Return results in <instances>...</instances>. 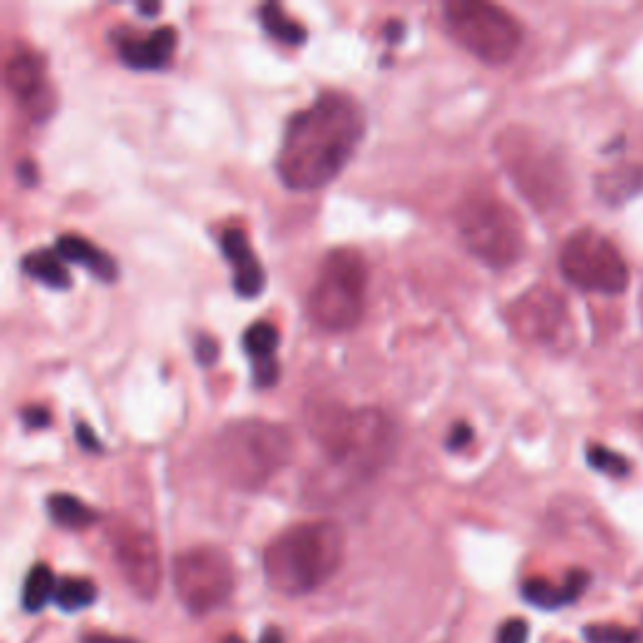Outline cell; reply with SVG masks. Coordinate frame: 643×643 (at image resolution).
<instances>
[{
	"instance_id": "cell-1",
	"label": "cell",
	"mask_w": 643,
	"mask_h": 643,
	"mask_svg": "<svg viewBox=\"0 0 643 643\" xmlns=\"http://www.w3.org/2000/svg\"><path fill=\"white\" fill-rule=\"evenodd\" d=\"M307 430L327 453V468L307 488L317 503L337 501L350 488L377 478L397 451L395 422L377 408L350 410L342 402H317L307 410Z\"/></svg>"
},
{
	"instance_id": "cell-2",
	"label": "cell",
	"mask_w": 643,
	"mask_h": 643,
	"mask_svg": "<svg viewBox=\"0 0 643 643\" xmlns=\"http://www.w3.org/2000/svg\"><path fill=\"white\" fill-rule=\"evenodd\" d=\"M365 137V112L340 91H327L287 124L277 174L294 191L327 186L347 166Z\"/></svg>"
},
{
	"instance_id": "cell-3",
	"label": "cell",
	"mask_w": 643,
	"mask_h": 643,
	"mask_svg": "<svg viewBox=\"0 0 643 643\" xmlns=\"http://www.w3.org/2000/svg\"><path fill=\"white\" fill-rule=\"evenodd\" d=\"M344 561V530L335 521L297 523L265 551V575L277 594L304 596L325 586Z\"/></svg>"
},
{
	"instance_id": "cell-4",
	"label": "cell",
	"mask_w": 643,
	"mask_h": 643,
	"mask_svg": "<svg viewBox=\"0 0 643 643\" xmlns=\"http://www.w3.org/2000/svg\"><path fill=\"white\" fill-rule=\"evenodd\" d=\"M290 430L267 420H234L217 437L214 458L226 482L259 490L292 460Z\"/></svg>"
},
{
	"instance_id": "cell-5",
	"label": "cell",
	"mask_w": 643,
	"mask_h": 643,
	"mask_svg": "<svg viewBox=\"0 0 643 643\" xmlns=\"http://www.w3.org/2000/svg\"><path fill=\"white\" fill-rule=\"evenodd\" d=\"M367 302V261L354 247L332 249L322 259L307 300V315L327 332L358 327Z\"/></svg>"
},
{
	"instance_id": "cell-6",
	"label": "cell",
	"mask_w": 643,
	"mask_h": 643,
	"mask_svg": "<svg viewBox=\"0 0 643 643\" xmlns=\"http://www.w3.org/2000/svg\"><path fill=\"white\" fill-rule=\"evenodd\" d=\"M455 224L472 257L493 269L513 267L526 252L521 217L490 191H470L455 209Z\"/></svg>"
},
{
	"instance_id": "cell-7",
	"label": "cell",
	"mask_w": 643,
	"mask_h": 643,
	"mask_svg": "<svg viewBox=\"0 0 643 643\" xmlns=\"http://www.w3.org/2000/svg\"><path fill=\"white\" fill-rule=\"evenodd\" d=\"M443 15L451 36L482 63H507L523 44L521 23L501 5L482 0H451L445 3Z\"/></svg>"
},
{
	"instance_id": "cell-8",
	"label": "cell",
	"mask_w": 643,
	"mask_h": 643,
	"mask_svg": "<svg viewBox=\"0 0 643 643\" xmlns=\"http://www.w3.org/2000/svg\"><path fill=\"white\" fill-rule=\"evenodd\" d=\"M561 272L583 292L619 294L629 284V267L613 242L596 230H578L561 249Z\"/></svg>"
},
{
	"instance_id": "cell-9",
	"label": "cell",
	"mask_w": 643,
	"mask_h": 643,
	"mask_svg": "<svg viewBox=\"0 0 643 643\" xmlns=\"http://www.w3.org/2000/svg\"><path fill=\"white\" fill-rule=\"evenodd\" d=\"M174 588L194 616L224 606L234 591V565L222 548L199 546L176 556Z\"/></svg>"
},
{
	"instance_id": "cell-10",
	"label": "cell",
	"mask_w": 643,
	"mask_h": 643,
	"mask_svg": "<svg viewBox=\"0 0 643 643\" xmlns=\"http://www.w3.org/2000/svg\"><path fill=\"white\" fill-rule=\"evenodd\" d=\"M507 327L521 342L546 350H565L573 340L569 304L551 287H530L505 312Z\"/></svg>"
},
{
	"instance_id": "cell-11",
	"label": "cell",
	"mask_w": 643,
	"mask_h": 643,
	"mask_svg": "<svg viewBox=\"0 0 643 643\" xmlns=\"http://www.w3.org/2000/svg\"><path fill=\"white\" fill-rule=\"evenodd\" d=\"M112 551L118 571L139 598H154L161 586V553L149 530L118 523L112 528Z\"/></svg>"
},
{
	"instance_id": "cell-12",
	"label": "cell",
	"mask_w": 643,
	"mask_h": 643,
	"mask_svg": "<svg viewBox=\"0 0 643 643\" xmlns=\"http://www.w3.org/2000/svg\"><path fill=\"white\" fill-rule=\"evenodd\" d=\"M498 154L521 191H526L536 204H546V199L558 197V176L551 159L540 154L536 143L518 129H507L498 139Z\"/></svg>"
},
{
	"instance_id": "cell-13",
	"label": "cell",
	"mask_w": 643,
	"mask_h": 643,
	"mask_svg": "<svg viewBox=\"0 0 643 643\" xmlns=\"http://www.w3.org/2000/svg\"><path fill=\"white\" fill-rule=\"evenodd\" d=\"M5 86L19 101V106L33 118H46L56 106L54 89L48 83L46 63L38 54L28 48H19L8 56Z\"/></svg>"
},
{
	"instance_id": "cell-14",
	"label": "cell",
	"mask_w": 643,
	"mask_h": 643,
	"mask_svg": "<svg viewBox=\"0 0 643 643\" xmlns=\"http://www.w3.org/2000/svg\"><path fill=\"white\" fill-rule=\"evenodd\" d=\"M118 48V58L137 71H156L168 63V58L176 50V31L172 25L147 33V36H131V33H118L114 40Z\"/></svg>"
},
{
	"instance_id": "cell-15",
	"label": "cell",
	"mask_w": 643,
	"mask_h": 643,
	"mask_svg": "<svg viewBox=\"0 0 643 643\" xmlns=\"http://www.w3.org/2000/svg\"><path fill=\"white\" fill-rule=\"evenodd\" d=\"M222 252L234 267V290L239 297H257L265 290V269L249 247L247 234L242 230H226L222 234Z\"/></svg>"
},
{
	"instance_id": "cell-16",
	"label": "cell",
	"mask_w": 643,
	"mask_h": 643,
	"mask_svg": "<svg viewBox=\"0 0 643 643\" xmlns=\"http://www.w3.org/2000/svg\"><path fill=\"white\" fill-rule=\"evenodd\" d=\"M56 252L61 254L63 261H73V265L86 267L93 277L101 279V282H114V279L118 277L116 261L108 257L104 249H98L96 244L89 242L86 236H79V234L58 236Z\"/></svg>"
},
{
	"instance_id": "cell-17",
	"label": "cell",
	"mask_w": 643,
	"mask_h": 643,
	"mask_svg": "<svg viewBox=\"0 0 643 643\" xmlns=\"http://www.w3.org/2000/svg\"><path fill=\"white\" fill-rule=\"evenodd\" d=\"M586 586H588L586 571H571L569 575H565L563 586H553V583L546 578H528L526 583H523V598L533 606L548 608V611H551V608H561L578 598L583 591H586Z\"/></svg>"
},
{
	"instance_id": "cell-18",
	"label": "cell",
	"mask_w": 643,
	"mask_h": 643,
	"mask_svg": "<svg viewBox=\"0 0 643 643\" xmlns=\"http://www.w3.org/2000/svg\"><path fill=\"white\" fill-rule=\"evenodd\" d=\"M21 267L31 279L54 287V290H69L71 287L69 269H66V261L61 259V254H58L56 249L54 252L36 249V252L25 254Z\"/></svg>"
},
{
	"instance_id": "cell-19",
	"label": "cell",
	"mask_w": 643,
	"mask_h": 643,
	"mask_svg": "<svg viewBox=\"0 0 643 643\" xmlns=\"http://www.w3.org/2000/svg\"><path fill=\"white\" fill-rule=\"evenodd\" d=\"M48 515L58 526L69 530H86L98 523V513L69 493H56L48 498Z\"/></svg>"
},
{
	"instance_id": "cell-20",
	"label": "cell",
	"mask_w": 643,
	"mask_h": 643,
	"mask_svg": "<svg viewBox=\"0 0 643 643\" xmlns=\"http://www.w3.org/2000/svg\"><path fill=\"white\" fill-rule=\"evenodd\" d=\"M56 575L48 569L46 563L33 565L31 573L25 575L23 583V608L28 613H38L44 611L46 604L50 598H56Z\"/></svg>"
},
{
	"instance_id": "cell-21",
	"label": "cell",
	"mask_w": 643,
	"mask_h": 643,
	"mask_svg": "<svg viewBox=\"0 0 643 643\" xmlns=\"http://www.w3.org/2000/svg\"><path fill=\"white\" fill-rule=\"evenodd\" d=\"M259 15H261V25H265V31L272 38H277L279 44L300 46V44H304V38H307V31H304V25H300L297 21H292L290 15H287L277 3L261 5Z\"/></svg>"
},
{
	"instance_id": "cell-22",
	"label": "cell",
	"mask_w": 643,
	"mask_h": 643,
	"mask_svg": "<svg viewBox=\"0 0 643 643\" xmlns=\"http://www.w3.org/2000/svg\"><path fill=\"white\" fill-rule=\"evenodd\" d=\"M244 350H247L254 362H267L274 360V352L279 347V329L272 322H254L247 329H244Z\"/></svg>"
},
{
	"instance_id": "cell-23",
	"label": "cell",
	"mask_w": 643,
	"mask_h": 643,
	"mask_svg": "<svg viewBox=\"0 0 643 643\" xmlns=\"http://www.w3.org/2000/svg\"><path fill=\"white\" fill-rule=\"evenodd\" d=\"M98 596L96 583L91 578H63L56 588V604L66 613H75L89 608Z\"/></svg>"
},
{
	"instance_id": "cell-24",
	"label": "cell",
	"mask_w": 643,
	"mask_h": 643,
	"mask_svg": "<svg viewBox=\"0 0 643 643\" xmlns=\"http://www.w3.org/2000/svg\"><path fill=\"white\" fill-rule=\"evenodd\" d=\"M586 455H588L591 468L606 472V476H613V478L629 476V460H626L623 455H619V453L608 451V447H604V445H591Z\"/></svg>"
},
{
	"instance_id": "cell-25",
	"label": "cell",
	"mask_w": 643,
	"mask_h": 643,
	"mask_svg": "<svg viewBox=\"0 0 643 643\" xmlns=\"http://www.w3.org/2000/svg\"><path fill=\"white\" fill-rule=\"evenodd\" d=\"M588 643H643L636 631H623L619 626H588Z\"/></svg>"
},
{
	"instance_id": "cell-26",
	"label": "cell",
	"mask_w": 643,
	"mask_h": 643,
	"mask_svg": "<svg viewBox=\"0 0 643 643\" xmlns=\"http://www.w3.org/2000/svg\"><path fill=\"white\" fill-rule=\"evenodd\" d=\"M498 643H528V623L523 619H511L501 626Z\"/></svg>"
},
{
	"instance_id": "cell-27",
	"label": "cell",
	"mask_w": 643,
	"mask_h": 643,
	"mask_svg": "<svg viewBox=\"0 0 643 643\" xmlns=\"http://www.w3.org/2000/svg\"><path fill=\"white\" fill-rule=\"evenodd\" d=\"M279 377V367L274 360H267V362H254V379H257V385H274Z\"/></svg>"
},
{
	"instance_id": "cell-28",
	"label": "cell",
	"mask_w": 643,
	"mask_h": 643,
	"mask_svg": "<svg viewBox=\"0 0 643 643\" xmlns=\"http://www.w3.org/2000/svg\"><path fill=\"white\" fill-rule=\"evenodd\" d=\"M472 443V428L468 425V422H458L451 430V437H447V447L451 451H463V447H468Z\"/></svg>"
},
{
	"instance_id": "cell-29",
	"label": "cell",
	"mask_w": 643,
	"mask_h": 643,
	"mask_svg": "<svg viewBox=\"0 0 643 643\" xmlns=\"http://www.w3.org/2000/svg\"><path fill=\"white\" fill-rule=\"evenodd\" d=\"M219 358V344L211 340V337H199L197 340V360L201 365H214Z\"/></svg>"
},
{
	"instance_id": "cell-30",
	"label": "cell",
	"mask_w": 643,
	"mask_h": 643,
	"mask_svg": "<svg viewBox=\"0 0 643 643\" xmlns=\"http://www.w3.org/2000/svg\"><path fill=\"white\" fill-rule=\"evenodd\" d=\"M23 422L33 430L38 428H48L50 422V412L46 408H40V405H33V408H25L23 410Z\"/></svg>"
},
{
	"instance_id": "cell-31",
	"label": "cell",
	"mask_w": 643,
	"mask_h": 643,
	"mask_svg": "<svg viewBox=\"0 0 643 643\" xmlns=\"http://www.w3.org/2000/svg\"><path fill=\"white\" fill-rule=\"evenodd\" d=\"M75 437H79V445L83 447V451H91V453L101 451L98 437L93 435V430L86 425V422H79V425H75Z\"/></svg>"
},
{
	"instance_id": "cell-32",
	"label": "cell",
	"mask_w": 643,
	"mask_h": 643,
	"mask_svg": "<svg viewBox=\"0 0 643 643\" xmlns=\"http://www.w3.org/2000/svg\"><path fill=\"white\" fill-rule=\"evenodd\" d=\"M83 643H137L131 639H116V636H106V633H93V636H89Z\"/></svg>"
},
{
	"instance_id": "cell-33",
	"label": "cell",
	"mask_w": 643,
	"mask_h": 643,
	"mask_svg": "<svg viewBox=\"0 0 643 643\" xmlns=\"http://www.w3.org/2000/svg\"><path fill=\"white\" fill-rule=\"evenodd\" d=\"M19 176H21V179H23L25 184H33V182H36V168H33V166L28 164V161H23V164L19 166Z\"/></svg>"
},
{
	"instance_id": "cell-34",
	"label": "cell",
	"mask_w": 643,
	"mask_h": 643,
	"mask_svg": "<svg viewBox=\"0 0 643 643\" xmlns=\"http://www.w3.org/2000/svg\"><path fill=\"white\" fill-rule=\"evenodd\" d=\"M259 643H284V636L277 629H269L265 636H261Z\"/></svg>"
},
{
	"instance_id": "cell-35",
	"label": "cell",
	"mask_w": 643,
	"mask_h": 643,
	"mask_svg": "<svg viewBox=\"0 0 643 643\" xmlns=\"http://www.w3.org/2000/svg\"><path fill=\"white\" fill-rule=\"evenodd\" d=\"M159 11H161L159 3H139V13H143V15H154Z\"/></svg>"
},
{
	"instance_id": "cell-36",
	"label": "cell",
	"mask_w": 643,
	"mask_h": 643,
	"mask_svg": "<svg viewBox=\"0 0 643 643\" xmlns=\"http://www.w3.org/2000/svg\"><path fill=\"white\" fill-rule=\"evenodd\" d=\"M224 643H244L239 636H230V639H224Z\"/></svg>"
}]
</instances>
